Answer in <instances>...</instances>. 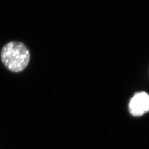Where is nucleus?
<instances>
[{"instance_id":"nucleus-1","label":"nucleus","mask_w":149,"mask_h":149,"mask_svg":"<svg viewBox=\"0 0 149 149\" xmlns=\"http://www.w3.org/2000/svg\"><path fill=\"white\" fill-rule=\"evenodd\" d=\"M0 57L3 64L8 70L19 73L29 65L31 54L24 44L21 42L11 41L3 46Z\"/></svg>"},{"instance_id":"nucleus-2","label":"nucleus","mask_w":149,"mask_h":149,"mask_svg":"<svg viewBox=\"0 0 149 149\" xmlns=\"http://www.w3.org/2000/svg\"><path fill=\"white\" fill-rule=\"evenodd\" d=\"M129 111L134 116H141L149 111V95L146 92L134 95L129 102Z\"/></svg>"}]
</instances>
